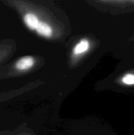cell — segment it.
<instances>
[{
  "label": "cell",
  "instance_id": "obj_5",
  "mask_svg": "<svg viewBox=\"0 0 134 135\" xmlns=\"http://www.w3.org/2000/svg\"><path fill=\"white\" fill-rule=\"evenodd\" d=\"M121 83L126 86H133L134 74L127 73L124 75L121 79Z\"/></svg>",
  "mask_w": 134,
  "mask_h": 135
},
{
  "label": "cell",
  "instance_id": "obj_4",
  "mask_svg": "<svg viewBox=\"0 0 134 135\" xmlns=\"http://www.w3.org/2000/svg\"><path fill=\"white\" fill-rule=\"evenodd\" d=\"M12 46L7 40H4L0 42V65L5 61L11 55Z\"/></svg>",
  "mask_w": 134,
  "mask_h": 135
},
{
  "label": "cell",
  "instance_id": "obj_6",
  "mask_svg": "<svg viewBox=\"0 0 134 135\" xmlns=\"http://www.w3.org/2000/svg\"><path fill=\"white\" fill-rule=\"evenodd\" d=\"M18 135H26V134H18Z\"/></svg>",
  "mask_w": 134,
  "mask_h": 135
},
{
  "label": "cell",
  "instance_id": "obj_1",
  "mask_svg": "<svg viewBox=\"0 0 134 135\" xmlns=\"http://www.w3.org/2000/svg\"><path fill=\"white\" fill-rule=\"evenodd\" d=\"M22 18H23V21L26 27L29 30L35 32V29L38 27L41 21L38 15L32 12H28L24 15Z\"/></svg>",
  "mask_w": 134,
  "mask_h": 135
},
{
  "label": "cell",
  "instance_id": "obj_3",
  "mask_svg": "<svg viewBox=\"0 0 134 135\" xmlns=\"http://www.w3.org/2000/svg\"><path fill=\"white\" fill-rule=\"evenodd\" d=\"M35 32L39 36L46 38H51L53 34V30L51 25L47 22H45V21H42V20L39 22Z\"/></svg>",
  "mask_w": 134,
  "mask_h": 135
},
{
  "label": "cell",
  "instance_id": "obj_2",
  "mask_svg": "<svg viewBox=\"0 0 134 135\" xmlns=\"http://www.w3.org/2000/svg\"><path fill=\"white\" fill-rule=\"evenodd\" d=\"M90 48V42L87 38L80 40L72 49V55L75 57L80 56L86 53Z\"/></svg>",
  "mask_w": 134,
  "mask_h": 135
}]
</instances>
